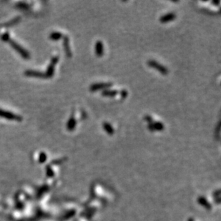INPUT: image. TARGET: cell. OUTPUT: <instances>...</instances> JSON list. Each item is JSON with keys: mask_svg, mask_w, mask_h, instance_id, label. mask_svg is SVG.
I'll use <instances>...</instances> for the list:
<instances>
[{"mask_svg": "<svg viewBox=\"0 0 221 221\" xmlns=\"http://www.w3.org/2000/svg\"><path fill=\"white\" fill-rule=\"evenodd\" d=\"M175 13H174V12H168L167 14L162 15L160 18V21L162 23H166V22H170V21L173 20L174 19H175Z\"/></svg>", "mask_w": 221, "mask_h": 221, "instance_id": "obj_4", "label": "cell"}, {"mask_svg": "<svg viewBox=\"0 0 221 221\" xmlns=\"http://www.w3.org/2000/svg\"><path fill=\"white\" fill-rule=\"evenodd\" d=\"M64 47H65V52H66L67 55L68 56V57H71L72 52H71V50H70V44H69L68 37H65V40H64Z\"/></svg>", "mask_w": 221, "mask_h": 221, "instance_id": "obj_9", "label": "cell"}, {"mask_svg": "<svg viewBox=\"0 0 221 221\" xmlns=\"http://www.w3.org/2000/svg\"><path fill=\"white\" fill-rule=\"evenodd\" d=\"M113 83L112 82H97L94 83V84H91L89 87V89L92 92L99 90V89H106L107 88H110L112 87Z\"/></svg>", "mask_w": 221, "mask_h": 221, "instance_id": "obj_2", "label": "cell"}, {"mask_svg": "<svg viewBox=\"0 0 221 221\" xmlns=\"http://www.w3.org/2000/svg\"><path fill=\"white\" fill-rule=\"evenodd\" d=\"M76 120H75V117L73 115H72L71 118L69 119L68 122H67V127L69 130H73L75 129V127H76Z\"/></svg>", "mask_w": 221, "mask_h": 221, "instance_id": "obj_8", "label": "cell"}, {"mask_svg": "<svg viewBox=\"0 0 221 221\" xmlns=\"http://www.w3.org/2000/svg\"><path fill=\"white\" fill-rule=\"evenodd\" d=\"M118 91L117 89H104L102 92V95L105 97H115L118 94Z\"/></svg>", "mask_w": 221, "mask_h": 221, "instance_id": "obj_6", "label": "cell"}, {"mask_svg": "<svg viewBox=\"0 0 221 221\" xmlns=\"http://www.w3.org/2000/svg\"><path fill=\"white\" fill-rule=\"evenodd\" d=\"M212 3L213 4H215V5H218V4H220V1H219V0H217V1H213Z\"/></svg>", "mask_w": 221, "mask_h": 221, "instance_id": "obj_14", "label": "cell"}, {"mask_svg": "<svg viewBox=\"0 0 221 221\" xmlns=\"http://www.w3.org/2000/svg\"><path fill=\"white\" fill-rule=\"evenodd\" d=\"M147 65H148L150 67L155 68V70L159 71L160 72L164 75H167V74L168 73V72H169L168 71V69L167 68V67H166L165 66H164V65H161V64H160L159 62H158L155 60H149L148 62H147Z\"/></svg>", "mask_w": 221, "mask_h": 221, "instance_id": "obj_1", "label": "cell"}, {"mask_svg": "<svg viewBox=\"0 0 221 221\" xmlns=\"http://www.w3.org/2000/svg\"><path fill=\"white\" fill-rule=\"evenodd\" d=\"M147 127H148V129L150 130L151 132H153V131L155 130H163L165 128V126L161 122H153L150 123V124H148Z\"/></svg>", "mask_w": 221, "mask_h": 221, "instance_id": "obj_3", "label": "cell"}, {"mask_svg": "<svg viewBox=\"0 0 221 221\" xmlns=\"http://www.w3.org/2000/svg\"><path fill=\"white\" fill-rule=\"evenodd\" d=\"M120 93V95H121L122 98H125V97H127V94H128L127 91L126 90V89H122Z\"/></svg>", "mask_w": 221, "mask_h": 221, "instance_id": "obj_13", "label": "cell"}, {"mask_svg": "<svg viewBox=\"0 0 221 221\" xmlns=\"http://www.w3.org/2000/svg\"><path fill=\"white\" fill-rule=\"evenodd\" d=\"M61 37H62V33L60 32H53L52 34V35H51V38L55 39V40L59 39Z\"/></svg>", "mask_w": 221, "mask_h": 221, "instance_id": "obj_11", "label": "cell"}, {"mask_svg": "<svg viewBox=\"0 0 221 221\" xmlns=\"http://www.w3.org/2000/svg\"><path fill=\"white\" fill-rule=\"evenodd\" d=\"M102 126H103L104 130H105V132H106L107 134H110V135L114 134V128H113V126H112L110 123L107 122H103V124H102Z\"/></svg>", "mask_w": 221, "mask_h": 221, "instance_id": "obj_7", "label": "cell"}, {"mask_svg": "<svg viewBox=\"0 0 221 221\" xmlns=\"http://www.w3.org/2000/svg\"><path fill=\"white\" fill-rule=\"evenodd\" d=\"M144 119H145V121L148 122V124H150V123H152L153 122V118H152V117L149 115H145V117H144Z\"/></svg>", "mask_w": 221, "mask_h": 221, "instance_id": "obj_12", "label": "cell"}, {"mask_svg": "<svg viewBox=\"0 0 221 221\" xmlns=\"http://www.w3.org/2000/svg\"><path fill=\"white\" fill-rule=\"evenodd\" d=\"M0 116L4 117V118H8V119H16L17 118L16 115L12 114V113H7V112L3 111V110H0Z\"/></svg>", "mask_w": 221, "mask_h": 221, "instance_id": "obj_10", "label": "cell"}, {"mask_svg": "<svg viewBox=\"0 0 221 221\" xmlns=\"http://www.w3.org/2000/svg\"><path fill=\"white\" fill-rule=\"evenodd\" d=\"M94 50H95L96 55L98 57H101L104 54V45L102 41L98 40L95 43V46H94Z\"/></svg>", "mask_w": 221, "mask_h": 221, "instance_id": "obj_5", "label": "cell"}]
</instances>
